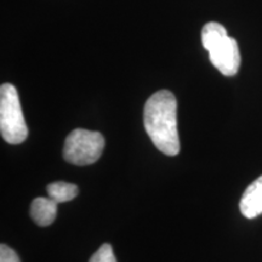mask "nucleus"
Listing matches in <instances>:
<instances>
[{"instance_id":"f257e3e1","label":"nucleus","mask_w":262,"mask_h":262,"mask_svg":"<svg viewBox=\"0 0 262 262\" xmlns=\"http://www.w3.org/2000/svg\"><path fill=\"white\" fill-rule=\"evenodd\" d=\"M143 124L155 146L164 155L173 157L180 152L178 133V101L169 90L153 94L145 104Z\"/></svg>"},{"instance_id":"f03ea898","label":"nucleus","mask_w":262,"mask_h":262,"mask_svg":"<svg viewBox=\"0 0 262 262\" xmlns=\"http://www.w3.org/2000/svg\"><path fill=\"white\" fill-rule=\"evenodd\" d=\"M202 44L209 52L210 62L226 77H233L241 67V52L235 39L228 37L219 22H209L202 29Z\"/></svg>"},{"instance_id":"7ed1b4c3","label":"nucleus","mask_w":262,"mask_h":262,"mask_svg":"<svg viewBox=\"0 0 262 262\" xmlns=\"http://www.w3.org/2000/svg\"><path fill=\"white\" fill-rule=\"evenodd\" d=\"M0 133L3 139L11 145L22 143L28 136L18 93L9 83L0 86Z\"/></svg>"},{"instance_id":"20e7f679","label":"nucleus","mask_w":262,"mask_h":262,"mask_svg":"<svg viewBox=\"0 0 262 262\" xmlns=\"http://www.w3.org/2000/svg\"><path fill=\"white\" fill-rule=\"evenodd\" d=\"M104 148V137L98 131L75 129L64 141L63 158L78 166L97 162Z\"/></svg>"},{"instance_id":"39448f33","label":"nucleus","mask_w":262,"mask_h":262,"mask_svg":"<svg viewBox=\"0 0 262 262\" xmlns=\"http://www.w3.org/2000/svg\"><path fill=\"white\" fill-rule=\"evenodd\" d=\"M239 209L247 219H255L262 214V176L245 189L239 203Z\"/></svg>"},{"instance_id":"423d86ee","label":"nucleus","mask_w":262,"mask_h":262,"mask_svg":"<svg viewBox=\"0 0 262 262\" xmlns=\"http://www.w3.org/2000/svg\"><path fill=\"white\" fill-rule=\"evenodd\" d=\"M57 204L58 203L51 199L50 196L49 198H45V196L35 198L32 202L31 206V216L33 221L39 226H42V227L50 226L56 219Z\"/></svg>"},{"instance_id":"0eeeda50","label":"nucleus","mask_w":262,"mask_h":262,"mask_svg":"<svg viewBox=\"0 0 262 262\" xmlns=\"http://www.w3.org/2000/svg\"><path fill=\"white\" fill-rule=\"evenodd\" d=\"M47 192L51 199L56 203H66L74 199L78 195V186L74 183H68L63 181L52 182L48 185Z\"/></svg>"},{"instance_id":"6e6552de","label":"nucleus","mask_w":262,"mask_h":262,"mask_svg":"<svg viewBox=\"0 0 262 262\" xmlns=\"http://www.w3.org/2000/svg\"><path fill=\"white\" fill-rule=\"evenodd\" d=\"M89 262H117L114 257L113 249L110 244H102L98 250L91 256Z\"/></svg>"},{"instance_id":"1a4fd4ad","label":"nucleus","mask_w":262,"mask_h":262,"mask_svg":"<svg viewBox=\"0 0 262 262\" xmlns=\"http://www.w3.org/2000/svg\"><path fill=\"white\" fill-rule=\"evenodd\" d=\"M0 262H21L18 255L15 250L9 248L8 245H0Z\"/></svg>"}]
</instances>
